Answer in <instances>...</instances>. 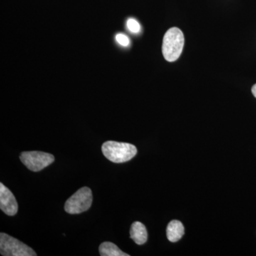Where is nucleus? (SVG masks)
I'll list each match as a JSON object with an SVG mask.
<instances>
[{
  "mask_svg": "<svg viewBox=\"0 0 256 256\" xmlns=\"http://www.w3.org/2000/svg\"><path fill=\"white\" fill-rule=\"evenodd\" d=\"M24 164L32 172H40L54 162L53 154L40 151L23 152L20 156Z\"/></svg>",
  "mask_w": 256,
  "mask_h": 256,
  "instance_id": "5",
  "label": "nucleus"
},
{
  "mask_svg": "<svg viewBox=\"0 0 256 256\" xmlns=\"http://www.w3.org/2000/svg\"><path fill=\"white\" fill-rule=\"evenodd\" d=\"M127 26L128 30L132 33L137 34L140 31V25L134 18H130L127 22Z\"/></svg>",
  "mask_w": 256,
  "mask_h": 256,
  "instance_id": "10",
  "label": "nucleus"
},
{
  "mask_svg": "<svg viewBox=\"0 0 256 256\" xmlns=\"http://www.w3.org/2000/svg\"><path fill=\"white\" fill-rule=\"evenodd\" d=\"M101 256H129V254L122 252L116 244L111 242H104L99 246Z\"/></svg>",
  "mask_w": 256,
  "mask_h": 256,
  "instance_id": "9",
  "label": "nucleus"
},
{
  "mask_svg": "<svg viewBox=\"0 0 256 256\" xmlns=\"http://www.w3.org/2000/svg\"><path fill=\"white\" fill-rule=\"evenodd\" d=\"M130 234V238L138 245L146 244L148 240L146 229L144 224L141 222H136L132 224Z\"/></svg>",
  "mask_w": 256,
  "mask_h": 256,
  "instance_id": "7",
  "label": "nucleus"
},
{
  "mask_svg": "<svg viewBox=\"0 0 256 256\" xmlns=\"http://www.w3.org/2000/svg\"><path fill=\"white\" fill-rule=\"evenodd\" d=\"M184 45V36L178 28L168 30L163 38L162 54L165 60L174 62L180 58Z\"/></svg>",
  "mask_w": 256,
  "mask_h": 256,
  "instance_id": "2",
  "label": "nucleus"
},
{
  "mask_svg": "<svg viewBox=\"0 0 256 256\" xmlns=\"http://www.w3.org/2000/svg\"><path fill=\"white\" fill-rule=\"evenodd\" d=\"M0 252L3 256H36L32 248L4 233L0 234Z\"/></svg>",
  "mask_w": 256,
  "mask_h": 256,
  "instance_id": "4",
  "label": "nucleus"
},
{
  "mask_svg": "<svg viewBox=\"0 0 256 256\" xmlns=\"http://www.w3.org/2000/svg\"><path fill=\"white\" fill-rule=\"evenodd\" d=\"M184 234V228L182 222L173 220L168 224L166 228V237L170 242H178L182 238Z\"/></svg>",
  "mask_w": 256,
  "mask_h": 256,
  "instance_id": "8",
  "label": "nucleus"
},
{
  "mask_svg": "<svg viewBox=\"0 0 256 256\" xmlns=\"http://www.w3.org/2000/svg\"><path fill=\"white\" fill-rule=\"evenodd\" d=\"M0 208L9 216H14L18 212V204L14 194L2 183H0Z\"/></svg>",
  "mask_w": 256,
  "mask_h": 256,
  "instance_id": "6",
  "label": "nucleus"
},
{
  "mask_svg": "<svg viewBox=\"0 0 256 256\" xmlns=\"http://www.w3.org/2000/svg\"><path fill=\"white\" fill-rule=\"evenodd\" d=\"M92 202V190L85 186L78 190L66 202L64 210L70 214H78L88 210Z\"/></svg>",
  "mask_w": 256,
  "mask_h": 256,
  "instance_id": "3",
  "label": "nucleus"
},
{
  "mask_svg": "<svg viewBox=\"0 0 256 256\" xmlns=\"http://www.w3.org/2000/svg\"><path fill=\"white\" fill-rule=\"evenodd\" d=\"M102 154L114 163H124L132 160L137 154V148L132 144L107 141L102 144Z\"/></svg>",
  "mask_w": 256,
  "mask_h": 256,
  "instance_id": "1",
  "label": "nucleus"
},
{
  "mask_svg": "<svg viewBox=\"0 0 256 256\" xmlns=\"http://www.w3.org/2000/svg\"><path fill=\"white\" fill-rule=\"evenodd\" d=\"M116 41L118 43L120 44L121 46H128L130 45V38H128L126 35L122 34H118L116 35Z\"/></svg>",
  "mask_w": 256,
  "mask_h": 256,
  "instance_id": "11",
  "label": "nucleus"
},
{
  "mask_svg": "<svg viewBox=\"0 0 256 256\" xmlns=\"http://www.w3.org/2000/svg\"><path fill=\"white\" fill-rule=\"evenodd\" d=\"M252 95L255 96V97L256 98V84H255V85H254V86L252 87Z\"/></svg>",
  "mask_w": 256,
  "mask_h": 256,
  "instance_id": "12",
  "label": "nucleus"
}]
</instances>
